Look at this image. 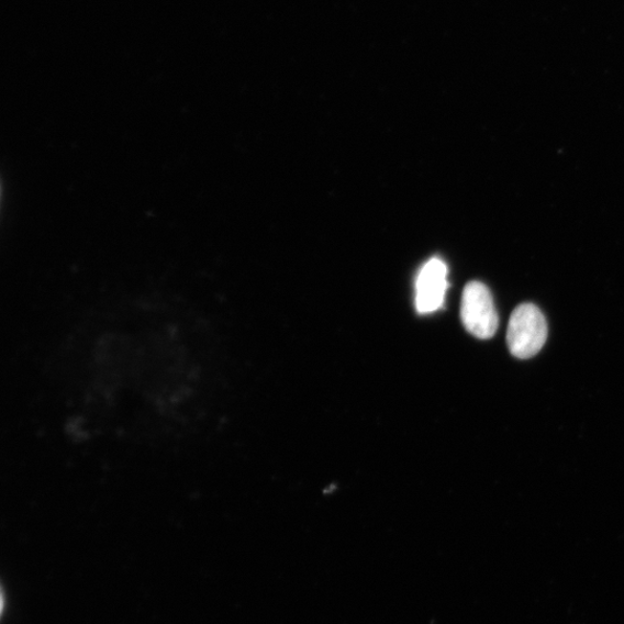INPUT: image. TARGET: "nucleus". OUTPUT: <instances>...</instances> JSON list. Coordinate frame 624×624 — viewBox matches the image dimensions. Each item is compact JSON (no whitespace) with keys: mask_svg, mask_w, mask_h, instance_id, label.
Segmentation results:
<instances>
[{"mask_svg":"<svg viewBox=\"0 0 624 624\" xmlns=\"http://www.w3.org/2000/svg\"><path fill=\"white\" fill-rule=\"evenodd\" d=\"M547 323L541 309L531 303L521 304L512 312L506 343L512 355L530 359L537 355L547 341Z\"/></svg>","mask_w":624,"mask_h":624,"instance_id":"1","label":"nucleus"},{"mask_svg":"<svg viewBox=\"0 0 624 624\" xmlns=\"http://www.w3.org/2000/svg\"><path fill=\"white\" fill-rule=\"evenodd\" d=\"M448 288L447 265L433 258L422 267L416 279L415 305L419 314L428 315L437 311L444 302Z\"/></svg>","mask_w":624,"mask_h":624,"instance_id":"3","label":"nucleus"},{"mask_svg":"<svg viewBox=\"0 0 624 624\" xmlns=\"http://www.w3.org/2000/svg\"><path fill=\"white\" fill-rule=\"evenodd\" d=\"M461 322L465 328L479 339L494 336L499 316L492 293L479 281L467 283L461 299Z\"/></svg>","mask_w":624,"mask_h":624,"instance_id":"2","label":"nucleus"}]
</instances>
